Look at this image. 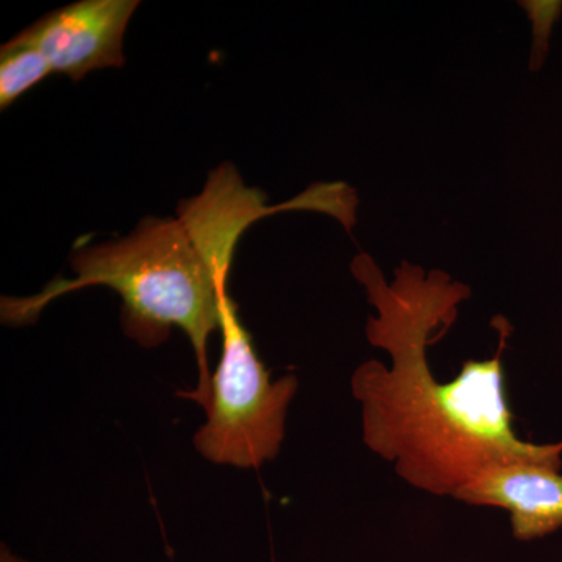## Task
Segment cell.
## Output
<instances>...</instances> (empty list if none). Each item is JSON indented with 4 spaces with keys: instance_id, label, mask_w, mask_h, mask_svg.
I'll use <instances>...</instances> for the list:
<instances>
[{
    "instance_id": "1",
    "label": "cell",
    "mask_w": 562,
    "mask_h": 562,
    "mask_svg": "<svg viewBox=\"0 0 562 562\" xmlns=\"http://www.w3.org/2000/svg\"><path fill=\"white\" fill-rule=\"evenodd\" d=\"M351 272L379 312L369 317L368 339L392 361L391 368L362 362L351 376L353 397L361 403L362 438L372 452L394 462L406 483L439 497H454L501 462L562 468V442L538 446L514 430L502 366L508 322L491 360L465 361L457 379L441 383L428 366L427 349L452 327L471 290L441 271L425 276L409 262H402L387 283L364 254L351 262Z\"/></svg>"
},
{
    "instance_id": "2",
    "label": "cell",
    "mask_w": 562,
    "mask_h": 562,
    "mask_svg": "<svg viewBox=\"0 0 562 562\" xmlns=\"http://www.w3.org/2000/svg\"><path fill=\"white\" fill-rule=\"evenodd\" d=\"M69 262L76 279L54 280L32 297H2L3 324H32L69 292L111 288L122 299V330L140 347L161 346L173 327L187 333L199 384L181 397L205 406L211 382L206 349L211 333L221 328V290L183 222L146 217L125 238L77 247Z\"/></svg>"
},
{
    "instance_id": "3",
    "label": "cell",
    "mask_w": 562,
    "mask_h": 562,
    "mask_svg": "<svg viewBox=\"0 0 562 562\" xmlns=\"http://www.w3.org/2000/svg\"><path fill=\"white\" fill-rule=\"evenodd\" d=\"M221 331L222 358L211 375L206 422L195 432L194 447L216 464L258 469L280 452L297 379L272 382L227 290L221 291Z\"/></svg>"
},
{
    "instance_id": "4",
    "label": "cell",
    "mask_w": 562,
    "mask_h": 562,
    "mask_svg": "<svg viewBox=\"0 0 562 562\" xmlns=\"http://www.w3.org/2000/svg\"><path fill=\"white\" fill-rule=\"evenodd\" d=\"M138 0H80L54 10L14 36L49 60L54 72L80 81L92 72L124 66L125 31Z\"/></svg>"
},
{
    "instance_id": "5",
    "label": "cell",
    "mask_w": 562,
    "mask_h": 562,
    "mask_svg": "<svg viewBox=\"0 0 562 562\" xmlns=\"http://www.w3.org/2000/svg\"><path fill=\"white\" fill-rule=\"evenodd\" d=\"M561 469L538 462H501L457 492V501L509 513L514 538L532 541L562 527Z\"/></svg>"
},
{
    "instance_id": "6",
    "label": "cell",
    "mask_w": 562,
    "mask_h": 562,
    "mask_svg": "<svg viewBox=\"0 0 562 562\" xmlns=\"http://www.w3.org/2000/svg\"><path fill=\"white\" fill-rule=\"evenodd\" d=\"M50 74H55L54 68L40 50L11 40L3 44L0 50V109H10Z\"/></svg>"
},
{
    "instance_id": "7",
    "label": "cell",
    "mask_w": 562,
    "mask_h": 562,
    "mask_svg": "<svg viewBox=\"0 0 562 562\" xmlns=\"http://www.w3.org/2000/svg\"><path fill=\"white\" fill-rule=\"evenodd\" d=\"M0 562H27L24 560H21V558L13 557L9 552V550L5 549V547H2V552H0Z\"/></svg>"
}]
</instances>
